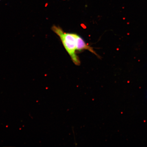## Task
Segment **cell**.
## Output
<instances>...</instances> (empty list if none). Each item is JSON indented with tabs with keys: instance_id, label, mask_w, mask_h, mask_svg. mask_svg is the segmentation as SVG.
Segmentation results:
<instances>
[{
	"instance_id": "6da1fadb",
	"label": "cell",
	"mask_w": 147,
	"mask_h": 147,
	"mask_svg": "<svg viewBox=\"0 0 147 147\" xmlns=\"http://www.w3.org/2000/svg\"><path fill=\"white\" fill-rule=\"evenodd\" d=\"M52 30L59 36L64 47L71 57L74 63L76 65H80V62L77 56L76 51H81L87 49L94 54L98 56L92 47L88 46L85 43L82 38L78 35L74 33H65L59 26H53Z\"/></svg>"
},
{
	"instance_id": "7a4b0ae2",
	"label": "cell",
	"mask_w": 147,
	"mask_h": 147,
	"mask_svg": "<svg viewBox=\"0 0 147 147\" xmlns=\"http://www.w3.org/2000/svg\"></svg>"
}]
</instances>
